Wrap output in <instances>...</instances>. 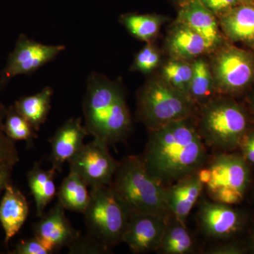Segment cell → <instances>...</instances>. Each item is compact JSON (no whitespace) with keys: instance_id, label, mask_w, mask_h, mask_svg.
Segmentation results:
<instances>
[{"instance_id":"6da1fadb","label":"cell","mask_w":254,"mask_h":254,"mask_svg":"<svg viewBox=\"0 0 254 254\" xmlns=\"http://www.w3.org/2000/svg\"><path fill=\"white\" fill-rule=\"evenodd\" d=\"M142 160L148 173L164 187L195 173L207 162V146L195 118L148 131Z\"/></svg>"},{"instance_id":"7a4b0ae2","label":"cell","mask_w":254,"mask_h":254,"mask_svg":"<svg viewBox=\"0 0 254 254\" xmlns=\"http://www.w3.org/2000/svg\"><path fill=\"white\" fill-rule=\"evenodd\" d=\"M84 126L88 134L108 146L126 141L132 119L122 83L92 71L87 78L83 102Z\"/></svg>"},{"instance_id":"3957f363","label":"cell","mask_w":254,"mask_h":254,"mask_svg":"<svg viewBox=\"0 0 254 254\" xmlns=\"http://www.w3.org/2000/svg\"><path fill=\"white\" fill-rule=\"evenodd\" d=\"M109 187L129 215L153 213L172 216L167 205L165 187L150 175L141 155H128L120 161Z\"/></svg>"},{"instance_id":"277c9868","label":"cell","mask_w":254,"mask_h":254,"mask_svg":"<svg viewBox=\"0 0 254 254\" xmlns=\"http://www.w3.org/2000/svg\"><path fill=\"white\" fill-rule=\"evenodd\" d=\"M197 128L207 147L218 153L240 148L250 129L247 110L227 96L213 97L200 105Z\"/></svg>"},{"instance_id":"5b68a950","label":"cell","mask_w":254,"mask_h":254,"mask_svg":"<svg viewBox=\"0 0 254 254\" xmlns=\"http://www.w3.org/2000/svg\"><path fill=\"white\" fill-rule=\"evenodd\" d=\"M137 117L148 131L173 122L195 118L198 105L163 78H150L136 95Z\"/></svg>"},{"instance_id":"8992f818","label":"cell","mask_w":254,"mask_h":254,"mask_svg":"<svg viewBox=\"0 0 254 254\" xmlns=\"http://www.w3.org/2000/svg\"><path fill=\"white\" fill-rule=\"evenodd\" d=\"M85 210L87 232L111 249L123 242L129 215L109 186L91 188Z\"/></svg>"},{"instance_id":"52a82bcc","label":"cell","mask_w":254,"mask_h":254,"mask_svg":"<svg viewBox=\"0 0 254 254\" xmlns=\"http://www.w3.org/2000/svg\"><path fill=\"white\" fill-rule=\"evenodd\" d=\"M210 63L216 93L242 94L254 84V53L226 42L213 52Z\"/></svg>"},{"instance_id":"ba28073f","label":"cell","mask_w":254,"mask_h":254,"mask_svg":"<svg viewBox=\"0 0 254 254\" xmlns=\"http://www.w3.org/2000/svg\"><path fill=\"white\" fill-rule=\"evenodd\" d=\"M208 166L212 177L205 187L211 199L231 205L242 202L250 182L249 163L243 155L218 153Z\"/></svg>"},{"instance_id":"9c48e42d","label":"cell","mask_w":254,"mask_h":254,"mask_svg":"<svg viewBox=\"0 0 254 254\" xmlns=\"http://www.w3.org/2000/svg\"><path fill=\"white\" fill-rule=\"evenodd\" d=\"M65 49L66 46L64 45L43 44L21 33L0 71V91L6 88L12 78L33 74L56 59Z\"/></svg>"},{"instance_id":"30bf717a","label":"cell","mask_w":254,"mask_h":254,"mask_svg":"<svg viewBox=\"0 0 254 254\" xmlns=\"http://www.w3.org/2000/svg\"><path fill=\"white\" fill-rule=\"evenodd\" d=\"M67 163L70 171L78 174L91 189L109 186L120 161L110 154L105 142L94 138L83 145Z\"/></svg>"},{"instance_id":"8fae6325","label":"cell","mask_w":254,"mask_h":254,"mask_svg":"<svg viewBox=\"0 0 254 254\" xmlns=\"http://www.w3.org/2000/svg\"><path fill=\"white\" fill-rule=\"evenodd\" d=\"M170 218L153 213L132 214L129 215L123 242L133 254L157 252Z\"/></svg>"},{"instance_id":"7c38bea8","label":"cell","mask_w":254,"mask_h":254,"mask_svg":"<svg viewBox=\"0 0 254 254\" xmlns=\"http://www.w3.org/2000/svg\"><path fill=\"white\" fill-rule=\"evenodd\" d=\"M198 225L205 237L213 240H227L240 231L243 218L231 205L214 201H203L200 205Z\"/></svg>"},{"instance_id":"4fadbf2b","label":"cell","mask_w":254,"mask_h":254,"mask_svg":"<svg viewBox=\"0 0 254 254\" xmlns=\"http://www.w3.org/2000/svg\"><path fill=\"white\" fill-rule=\"evenodd\" d=\"M65 210L58 202L49 212L42 215L33 228L34 236L53 253L67 247L81 234L71 225Z\"/></svg>"},{"instance_id":"5bb4252c","label":"cell","mask_w":254,"mask_h":254,"mask_svg":"<svg viewBox=\"0 0 254 254\" xmlns=\"http://www.w3.org/2000/svg\"><path fill=\"white\" fill-rule=\"evenodd\" d=\"M176 20L188 26L205 40L210 54L226 43L218 18L199 0H190L180 6Z\"/></svg>"},{"instance_id":"9a60e30c","label":"cell","mask_w":254,"mask_h":254,"mask_svg":"<svg viewBox=\"0 0 254 254\" xmlns=\"http://www.w3.org/2000/svg\"><path fill=\"white\" fill-rule=\"evenodd\" d=\"M86 127L82 125L81 118H70L60 127L49 139L51 152V168L58 173L63 171L64 165L81 149L88 136Z\"/></svg>"},{"instance_id":"2e32d148","label":"cell","mask_w":254,"mask_h":254,"mask_svg":"<svg viewBox=\"0 0 254 254\" xmlns=\"http://www.w3.org/2000/svg\"><path fill=\"white\" fill-rule=\"evenodd\" d=\"M203 187L196 173L165 187L167 205L172 216L187 225V219L198 201Z\"/></svg>"},{"instance_id":"e0dca14e","label":"cell","mask_w":254,"mask_h":254,"mask_svg":"<svg viewBox=\"0 0 254 254\" xmlns=\"http://www.w3.org/2000/svg\"><path fill=\"white\" fill-rule=\"evenodd\" d=\"M165 49L170 58L192 62L210 54L205 40L191 28L175 21L165 39Z\"/></svg>"},{"instance_id":"ac0fdd59","label":"cell","mask_w":254,"mask_h":254,"mask_svg":"<svg viewBox=\"0 0 254 254\" xmlns=\"http://www.w3.org/2000/svg\"><path fill=\"white\" fill-rule=\"evenodd\" d=\"M0 202V223L4 230L6 245L21 230L27 220L29 205L26 197L11 182L4 189Z\"/></svg>"},{"instance_id":"d6986e66","label":"cell","mask_w":254,"mask_h":254,"mask_svg":"<svg viewBox=\"0 0 254 254\" xmlns=\"http://www.w3.org/2000/svg\"><path fill=\"white\" fill-rule=\"evenodd\" d=\"M225 39L230 43H243L254 37V5L241 3L218 18Z\"/></svg>"},{"instance_id":"ffe728a7","label":"cell","mask_w":254,"mask_h":254,"mask_svg":"<svg viewBox=\"0 0 254 254\" xmlns=\"http://www.w3.org/2000/svg\"><path fill=\"white\" fill-rule=\"evenodd\" d=\"M58 172L54 168L43 170L36 162L27 173L28 187L36 203L37 216L41 218L48 204L57 195L55 179Z\"/></svg>"},{"instance_id":"44dd1931","label":"cell","mask_w":254,"mask_h":254,"mask_svg":"<svg viewBox=\"0 0 254 254\" xmlns=\"http://www.w3.org/2000/svg\"><path fill=\"white\" fill-rule=\"evenodd\" d=\"M53 93L51 86H46L36 94L22 97L15 102V108L37 132L49 115Z\"/></svg>"},{"instance_id":"7402d4cb","label":"cell","mask_w":254,"mask_h":254,"mask_svg":"<svg viewBox=\"0 0 254 254\" xmlns=\"http://www.w3.org/2000/svg\"><path fill=\"white\" fill-rule=\"evenodd\" d=\"M86 182L78 174L70 171L57 192L58 202L65 210L83 213L91 197Z\"/></svg>"},{"instance_id":"603a6c76","label":"cell","mask_w":254,"mask_h":254,"mask_svg":"<svg viewBox=\"0 0 254 254\" xmlns=\"http://www.w3.org/2000/svg\"><path fill=\"white\" fill-rule=\"evenodd\" d=\"M168 20L162 15L133 12L122 15L119 21L133 38L147 43L158 36L162 26Z\"/></svg>"},{"instance_id":"cb8c5ba5","label":"cell","mask_w":254,"mask_h":254,"mask_svg":"<svg viewBox=\"0 0 254 254\" xmlns=\"http://www.w3.org/2000/svg\"><path fill=\"white\" fill-rule=\"evenodd\" d=\"M194 239L187 225L170 216L165 234L157 253L162 254H189L195 252Z\"/></svg>"},{"instance_id":"d4e9b609","label":"cell","mask_w":254,"mask_h":254,"mask_svg":"<svg viewBox=\"0 0 254 254\" xmlns=\"http://www.w3.org/2000/svg\"><path fill=\"white\" fill-rule=\"evenodd\" d=\"M193 74L189 96L196 104L202 105L213 98L216 93L210 63L203 56L191 62Z\"/></svg>"},{"instance_id":"484cf974","label":"cell","mask_w":254,"mask_h":254,"mask_svg":"<svg viewBox=\"0 0 254 254\" xmlns=\"http://www.w3.org/2000/svg\"><path fill=\"white\" fill-rule=\"evenodd\" d=\"M192 74L193 66L191 62L170 58L162 67L160 77L175 89L189 96Z\"/></svg>"},{"instance_id":"4316f807","label":"cell","mask_w":254,"mask_h":254,"mask_svg":"<svg viewBox=\"0 0 254 254\" xmlns=\"http://www.w3.org/2000/svg\"><path fill=\"white\" fill-rule=\"evenodd\" d=\"M4 131L13 141H25L28 148L33 146L34 140L38 138L37 131L14 106L7 108L4 120Z\"/></svg>"},{"instance_id":"83f0119b","label":"cell","mask_w":254,"mask_h":254,"mask_svg":"<svg viewBox=\"0 0 254 254\" xmlns=\"http://www.w3.org/2000/svg\"><path fill=\"white\" fill-rule=\"evenodd\" d=\"M7 108L0 101V169L13 170L19 162L15 141L6 134L4 120Z\"/></svg>"},{"instance_id":"f1b7e54d","label":"cell","mask_w":254,"mask_h":254,"mask_svg":"<svg viewBox=\"0 0 254 254\" xmlns=\"http://www.w3.org/2000/svg\"><path fill=\"white\" fill-rule=\"evenodd\" d=\"M161 62V55L157 47L152 42L147 43L135 55L131 71L148 75L158 67Z\"/></svg>"},{"instance_id":"f546056e","label":"cell","mask_w":254,"mask_h":254,"mask_svg":"<svg viewBox=\"0 0 254 254\" xmlns=\"http://www.w3.org/2000/svg\"><path fill=\"white\" fill-rule=\"evenodd\" d=\"M67 248L68 253L71 254H103L111 252V249L88 232L84 235L80 234Z\"/></svg>"},{"instance_id":"4dcf8cb0","label":"cell","mask_w":254,"mask_h":254,"mask_svg":"<svg viewBox=\"0 0 254 254\" xmlns=\"http://www.w3.org/2000/svg\"><path fill=\"white\" fill-rule=\"evenodd\" d=\"M41 240L36 237L22 240L10 254H53Z\"/></svg>"},{"instance_id":"1f68e13d","label":"cell","mask_w":254,"mask_h":254,"mask_svg":"<svg viewBox=\"0 0 254 254\" xmlns=\"http://www.w3.org/2000/svg\"><path fill=\"white\" fill-rule=\"evenodd\" d=\"M217 18L242 3V0H199Z\"/></svg>"},{"instance_id":"d6a6232c","label":"cell","mask_w":254,"mask_h":254,"mask_svg":"<svg viewBox=\"0 0 254 254\" xmlns=\"http://www.w3.org/2000/svg\"><path fill=\"white\" fill-rule=\"evenodd\" d=\"M240 148L247 163L254 165V129H250L242 139Z\"/></svg>"},{"instance_id":"836d02e7","label":"cell","mask_w":254,"mask_h":254,"mask_svg":"<svg viewBox=\"0 0 254 254\" xmlns=\"http://www.w3.org/2000/svg\"><path fill=\"white\" fill-rule=\"evenodd\" d=\"M209 254H240L245 253V250L241 246L235 243L221 244L214 245L207 250Z\"/></svg>"},{"instance_id":"e575fe53","label":"cell","mask_w":254,"mask_h":254,"mask_svg":"<svg viewBox=\"0 0 254 254\" xmlns=\"http://www.w3.org/2000/svg\"><path fill=\"white\" fill-rule=\"evenodd\" d=\"M205 165L198 169V171L196 172L197 177H198L200 182L203 184V186H206L208 185L211 180L212 177L210 168H208V165L206 166Z\"/></svg>"},{"instance_id":"d590c367","label":"cell","mask_w":254,"mask_h":254,"mask_svg":"<svg viewBox=\"0 0 254 254\" xmlns=\"http://www.w3.org/2000/svg\"><path fill=\"white\" fill-rule=\"evenodd\" d=\"M11 169H0V192L11 182Z\"/></svg>"},{"instance_id":"8d00e7d4","label":"cell","mask_w":254,"mask_h":254,"mask_svg":"<svg viewBox=\"0 0 254 254\" xmlns=\"http://www.w3.org/2000/svg\"><path fill=\"white\" fill-rule=\"evenodd\" d=\"M250 106L251 113H252V115L254 117V89L252 91L250 98Z\"/></svg>"},{"instance_id":"74e56055","label":"cell","mask_w":254,"mask_h":254,"mask_svg":"<svg viewBox=\"0 0 254 254\" xmlns=\"http://www.w3.org/2000/svg\"><path fill=\"white\" fill-rule=\"evenodd\" d=\"M245 44L246 46L248 47L249 48H250L251 51L253 52L254 53V37L253 38H252V40L247 42V43H245Z\"/></svg>"},{"instance_id":"f35d334b","label":"cell","mask_w":254,"mask_h":254,"mask_svg":"<svg viewBox=\"0 0 254 254\" xmlns=\"http://www.w3.org/2000/svg\"><path fill=\"white\" fill-rule=\"evenodd\" d=\"M173 1L175 3V4H177L179 6H182V5L185 4V3H187V1H190V0H173Z\"/></svg>"},{"instance_id":"ab89813d","label":"cell","mask_w":254,"mask_h":254,"mask_svg":"<svg viewBox=\"0 0 254 254\" xmlns=\"http://www.w3.org/2000/svg\"><path fill=\"white\" fill-rule=\"evenodd\" d=\"M251 247L254 252V227L252 231V237H251Z\"/></svg>"},{"instance_id":"60d3db41","label":"cell","mask_w":254,"mask_h":254,"mask_svg":"<svg viewBox=\"0 0 254 254\" xmlns=\"http://www.w3.org/2000/svg\"><path fill=\"white\" fill-rule=\"evenodd\" d=\"M242 3H247V4H251L254 5V0H242Z\"/></svg>"}]
</instances>
